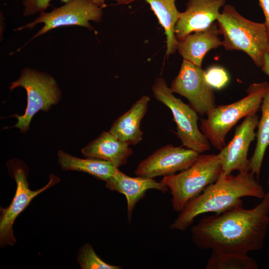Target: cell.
I'll return each instance as SVG.
<instances>
[{"label":"cell","mask_w":269,"mask_h":269,"mask_svg":"<svg viewBox=\"0 0 269 269\" xmlns=\"http://www.w3.org/2000/svg\"><path fill=\"white\" fill-rule=\"evenodd\" d=\"M269 191L253 208L238 206L204 217L191 229L193 244L202 250L248 254L261 250L269 225Z\"/></svg>","instance_id":"obj_1"},{"label":"cell","mask_w":269,"mask_h":269,"mask_svg":"<svg viewBox=\"0 0 269 269\" xmlns=\"http://www.w3.org/2000/svg\"><path fill=\"white\" fill-rule=\"evenodd\" d=\"M265 194L263 186L251 172H239L234 176L221 171L215 182L186 203L169 228L174 230L185 231L195 218L202 214H220L243 206V197L251 196L263 199Z\"/></svg>","instance_id":"obj_2"},{"label":"cell","mask_w":269,"mask_h":269,"mask_svg":"<svg viewBox=\"0 0 269 269\" xmlns=\"http://www.w3.org/2000/svg\"><path fill=\"white\" fill-rule=\"evenodd\" d=\"M217 23L223 36L222 46L226 50L242 51L258 67L269 53V39L265 22L253 21L241 15L231 4H226Z\"/></svg>","instance_id":"obj_3"},{"label":"cell","mask_w":269,"mask_h":269,"mask_svg":"<svg viewBox=\"0 0 269 269\" xmlns=\"http://www.w3.org/2000/svg\"><path fill=\"white\" fill-rule=\"evenodd\" d=\"M269 88V83L263 82L251 85L247 95L233 103L215 106L200 119V130L209 142L221 150L225 145V138L229 131L241 119L256 114L264 97Z\"/></svg>","instance_id":"obj_4"},{"label":"cell","mask_w":269,"mask_h":269,"mask_svg":"<svg viewBox=\"0 0 269 269\" xmlns=\"http://www.w3.org/2000/svg\"><path fill=\"white\" fill-rule=\"evenodd\" d=\"M221 171L218 154H200L189 168L177 174L163 177L161 181L170 190L173 210L180 212L190 199L215 182Z\"/></svg>","instance_id":"obj_5"},{"label":"cell","mask_w":269,"mask_h":269,"mask_svg":"<svg viewBox=\"0 0 269 269\" xmlns=\"http://www.w3.org/2000/svg\"><path fill=\"white\" fill-rule=\"evenodd\" d=\"M18 87L25 89L27 103L23 115L12 116L17 120L13 127L24 134L28 131L31 120L38 112H47L53 105L58 103L61 93L50 75L28 68L22 70L19 78L11 83L9 89L12 91Z\"/></svg>","instance_id":"obj_6"},{"label":"cell","mask_w":269,"mask_h":269,"mask_svg":"<svg viewBox=\"0 0 269 269\" xmlns=\"http://www.w3.org/2000/svg\"><path fill=\"white\" fill-rule=\"evenodd\" d=\"M155 98L171 111L177 127V135L183 146L202 153L210 148V143L198 127L197 113L176 98L165 79L156 78L152 87Z\"/></svg>","instance_id":"obj_7"},{"label":"cell","mask_w":269,"mask_h":269,"mask_svg":"<svg viewBox=\"0 0 269 269\" xmlns=\"http://www.w3.org/2000/svg\"><path fill=\"white\" fill-rule=\"evenodd\" d=\"M9 170L16 184L15 195L9 205L0 208V244L13 246L16 240L13 234V225L17 217L30 204L37 195L59 182V179L53 175L50 176L49 182L44 186L36 190L29 188L26 170L19 163L12 162L9 164Z\"/></svg>","instance_id":"obj_8"},{"label":"cell","mask_w":269,"mask_h":269,"mask_svg":"<svg viewBox=\"0 0 269 269\" xmlns=\"http://www.w3.org/2000/svg\"><path fill=\"white\" fill-rule=\"evenodd\" d=\"M102 15V8L95 4L92 0H70L49 12H41L33 21L19 27L18 30L25 28L32 29L36 24L43 23V27L32 39L53 28L62 26L79 25L92 30L93 28L89 21L99 22L101 20Z\"/></svg>","instance_id":"obj_9"},{"label":"cell","mask_w":269,"mask_h":269,"mask_svg":"<svg viewBox=\"0 0 269 269\" xmlns=\"http://www.w3.org/2000/svg\"><path fill=\"white\" fill-rule=\"evenodd\" d=\"M170 89L186 98L190 106L200 116L206 115L216 105L213 88L205 79V70L183 60L180 70Z\"/></svg>","instance_id":"obj_10"},{"label":"cell","mask_w":269,"mask_h":269,"mask_svg":"<svg viewBox=\"0 0 269 269\" xmlns=\"http://www.w3.org/2000/svg\"><path fill=\"white\" fill-rule=\"evenodd\" d=\"M199 155V153L191 149L167 144L141 161L134 174L150 178L172 175L189 168Z\"/></svg>","instance_id":"obj_11"},{"label":"cell","mask_w":269,"mask_h":269,"mask_svg":"<svg viewBox=\"0 0 269 269\" xmlns=\"http://www.w3.org/2000/svg\"><path fill=\"white\" fill-rule=\"evenodd\" d=\"M256 114L248 116L236 129L231 140L218 154L222 171L231 174L235 170L245 173L250 171V160L248 158L250 145L256 136L258 126Z\"/></svg>","instance_id":"obj_12"},{"label":"cell","mask_w":269,"mask_h":269,"mask_svg":"<svg viewBox=\"0 0 269 269\" xmlns=\"http://www.w3.org/2000/svg\"><path fill=\"white\" fill-rule=\"evenodd\" d=\"M227 0H188L186 8L175 27V35L180 40L192 32L210 27L219 16L220 9Z\"/></svg>","instance_id":"obj_13"},{"label":"cell","mask_w":269,"mask_h":269,"mask_svg":"<svg viewBox=\"0 0 269 269\" xmlns=\"http://www.w3.org/2000/svg\"><path fill=\"white\" fill-rule=\"evenodd\" d=\"M106 182V187L111 191L123 194L127 201V217L131 224L133 210L136 203L141 199L147 190L156 189L163 193L168 191V187L162 181L153 178L138 176L130 177L119 169Z\"/></svg>","instance_id":"obj_14"},{"label":"cell","mask_w":269,"mask_h":269,"mask_svg":"<svg viewBox=\"0 0 269 269\" xmlns=\"http://www.w3.org/2000/svg\"><path fill=\"white\" fill-rule=\"evenodd\" d=\"M220 34L217 23L214 22L207 29L191 33L178 40L177 50L183 60L201 67L202 61L207 52L222 46Z\"/></svg>","instance_id":"obj_15"},{"label":"cell","mask_w":269,"mask_h":269,"mask_svg":"<svg viewBox=\"0 0 269 269\" xmlns=\"http://www.w3.org/2000/svg\"><path fill=\"white\" fill-rule=\"evenodd\" d=\"M81 152L85 157L105 160L119 168L127 163L133 150L130 145L118 139L109 131H103L83 147Z\"/></svg>","instance_id":"obj_16"},{"label":"cell","mask_w":269,"mask_h":269,"mask_svg":"<svg viewBox=\"0 0 269 269\" xmlns=\"http://www.w3.org/2000/svg\"><path fill=\"white\" fill-rule=\"evenodd\" d=\"M150 98L143 95L126 113L114 122L109 132L130 145L137 144L142 139L140 122L147 112Z\"/></svg>","instance_id":"obj_17"},{"label":"cell","mask_w":269,"mask_h":269,"mask_svg":"<svg viewBox=\"0 0 269 269\" xmlns=\"http://www.w3.org/2000/svg\"><path fill=\"white\" fill-rule=\"evenodd\" d=\"M58 162L64 170L83 172L106 181L119 170L110 162L98 159L80 158L62 150L57 153Z\"/></svg>","instance_id":"obj_18"},{"label":"cell","mask_w":269,"mask_h":269,"mask_svg":"<svg viewBox=\"0 0 269 269\" xmlns=\"http://www.w3.org/2000/svg\"><path fill=\"white\" fill-rule=\"evenodd\" d=\"M144 0L150 5L159 23L164 28L166 35V54H174L178 42L175 35V27L181 14L176 6V0Z\"/></svg>","instance_id":"obj_19"},{"label":"cell","mask_w":269,"mask_h":269,"mask_svg":"<svg viewBox=\"0 0 269 269\" xmlns=\"http://www.w3.org/2000/svg\"><path fill=\"white\" fill-rule=\"evenodd\" d=\"M262 116L258 124L257 144L250 163V171L259 180L265 154L269 146V88L261 104Z\"/></svg>","instance_id":"obj_20"},{"label":"cell","mask_w":269,"mask_h":269,"mask_svg":"<svg viewBox=\"0 0 269 269\" xmlns=\"http://www.w3.org/2000/svg\"><path fill=\"white\" fill-rule=\"evenodd\" d=\"M205 269H258L256 261L248 254L212 251Z\"/></svg>","instance_id":"obj_21"},{"label":"cell","mask_w":269,"mask_h":269,"mask_svg":"<svg viewBox=\"0 0 269 269\" xmlns=\"http://www.w3.org/2000/svg\"><path fill=\"white\" fill-rule=\"evenodd\" d=\"M77 261L82 269H120L122 267L109 264L96 253L92 246L85 243L77 255Z\"/></svg>","instance_id":"obj_22"},{"label":"cell","mask_w":269,"mask_h":269,"mask_svg":"<svg viewBox=\"0 0 269 269\" xmlns=\"http://www.w3.org/2000/svg\"><path fill=\"white\" fill-rule=\"evenodd\" d=\"M52 0H23V4L24 6L23 15L28 16L35 14L38 12H42L46 9L50 5V2ZM66 3L70 0H60ZM93 2L101 8L106 7V0H92ZM119 3L128 4L135 0H115Z\"/></svg>","instance_id":"obj_23"},{"label":"cell","mask_w":269,"mask_h":269,"mask_svg":"<svg viewBox=\"0 0 269 269\" xmlns=\"http://www.w3.org/2000/svg\"><path fill=\"white\" fill-rule=\"evenodd\" d=\"M205 79L211 87L217 90L224 88L229 81L227 71L218 66H212L205 70Z\"/></svg>","instance_id":"obj_24"},{"label":"cell","mask_w":269,"mask_h":269,"mask_svg":"<svg viewBox=\"0 0 269 269\" xmlns=\"http://www.w3.org/2000/svg\"><path fill=\"white\" fill-rule=\"evenodd\" d=\"M258 1L265 17L264 22L268 36L269 48V0H258Z\"/></svg>","instance_id":"obj_25"},{"label":"cell","mask_w":269,"mask_h":269,"mask_svg":"<svg viewBox=\"0 0 269 269\" xmlns=\"http://www.w3.org/2000/svg\"><path fill=\"white\" fill-rule=\"evenodd\" d=\"M261 68L266 75L269 76V53L265 55L264 63Z\"/></svg>","instance_id":"obj_26"},{"label":"cell","mask_w":269,"mask_h":269,"mask_svg":"<svg viewBox=\"0 0 269 269\" xmlns=\"http://www.w3.org/2000/svg\"><path fill=\"white\" fill-rule=\"evenodd\" d=\"M267 184H268V186L269 187V176H268V178Z\"/></svg>","instance_id":"obj_27"}]
</instances>
